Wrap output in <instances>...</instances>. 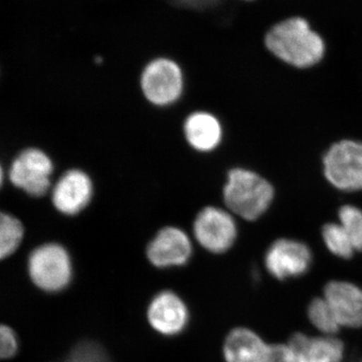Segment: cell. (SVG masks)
<instances>
[{"label": "cell", "instance_id": "obj_1", "mask_svg": "<svg viewBox=\"0 0 362 362\" xmlns=\"http://www.w3.org/2000/svg\"><path fill=\"white\" fill-rule=\"evenodd\" d=\"M265 45L279 59L299 69L317 65L326 49L322 37L301 16L288 18L272 26Z\"/></svg>", "mask_w": 362, "mask_h": 362}, {"label": "cell", "instance_id": "obj_2", "mask_svg": "<svg viewBox=\"0 0 362 362\" xmlns=\"http://www.w3.org/2000/svg\"><path fill=\"white\" fill-rule=\"evenodd\" d=\"M274 188L270 182L254 171L235 168L228 173L223 187L226 207L244 220H258L271 206Z\"/></svg>", "mask_w": 362, "mask_h": 362}, {"label": "cell", "instance_id": "obj_3", "mask_svg": "<svg viewBox=\"0 0 362 362\" xmlns=\"http://www.w3.org/2000/svg\"><path fill=\"white\" fill-rule=\"evenodd\" d=\"M28 269L33 284L49 293L63 291L73 277L70 254L56 243L33 250L28 258Z\"/></svg>", "mask_w": 362, "mask_h": 362}, {"label": "cell", "instance_id": "obj_4", "mask_svg": "<svg viewBox=\"0 0 362 362\" xmlns=\"http://www.w3.org/2000/svg\"><path fill=\"white\" fill-rule=\"evenodd\" d=\"M324 175L333 187L343 192L362 190V142L341 140L326 152Z\"/></svg>", "mask_w": 362, "mask_h": 362}, {"label": "cell", "instance_id": "obj_5", "mask_svg": "<svg viewBox=\"0 0 362 362\" xmlns=\"http://www.w3.org/2000/svg\"><path fill=\"white\" fill-rule=\"evenodd\" d=\"M140 85L143 95L150 103L159 107L169 106L182 95V70L173 59L157 58L145 66Z\"/></svg>", "mask_w": 362, "mask_h": 362}, {"label": "cell", "instance_id": "obj_6", "mask_svg": "<svg viewBox=\"0 0 362 362\" xmlns=\"http://www.w3.org/2000/svg\"><path fill=\"white\" fill-rule=\"evenodd\" d=\"M194 233L199 244L206 251L221 254L235 244L237 223L232 214L221 207L206 206L195 218Z\"/></svg>", "mask_w": 362, "mask_h": 362}, {"label": "cell", "instance_id": "obj_7", "mask_svg": "<svg viewBox=\"0 0 362 362\" xmlns=\"http://www.w3.org/2000/svg\"><path fill=\"white\" fill-rule=\"evenodd\" d=\"M54 164L47 154L37 148L26 149L16 157L11 168L9 177L16 187L26 194L40 197L51 187Z\"/></svg>", "mask_w": 362, "mask_h": 362}, {"label": "cell", "instance_id": "obj_8", "mask_svg": "<svg viewBox=\"0 0 362 362\" xmlns=\"http://www.w3.org/2000/svg\"><path fill=\"white\" fill-rule=\"evenodd\" d=\"M312 265V252L299 240L280 239L269 247L265 256L267 271L277 280L303 276Z\"/></svg>", "mask_w": 362, "mask_h": 362}, {"label": "cell", "instance_id": "obj_9", "mask_svg": "<svg viewBox=\"0 0 362 362\" xmlns=\"http://www.w3.org/2000/svg\"><path fill=\"white\" fill-rule=\"evenodd\" d=\"M146 254L150 263L157 268L183 266L192 258V242L180 228L166 226L149 243Z\"/></svg>", "mask_w": 362, "mask_h": 362}, {"label": "cell", "instance_id": "obj_10", "mask_svg": "<svg viewBox=\"0 0 362 362\" xmlns=\"http://www.w3.org/2000/svg\"><path fill=\"white\" fill-rule=\"evenodd\" d=\"M92 197V180L80 169H71L64 173L52 192L54 207L66 216L80 214L90 204Z\"/></svg>", "mask_w": 362, "mask_h": 362}, {"label": "cell", "instance_id": "obj_11", "mask_svg": "<svg viewBox=\"0 0 362 362\" xmlns=\"http://www.w3.org/2000/svg\"><path fill=\"white\" fill-rule=\"evenodd\" d=\"M324 298L341 327H362V289L346 281H331Z\"/></svg>", "mask_w": 362, "mask_h": 362}, {"label": "cell", "instance_id": "obj_12", "mask_svg": "<svg viewBox=\"0 0 362 362\" xmlns=\"http://www.w3.org/2000/svg\"><path fill=\"white\" fill-rule=\"evenodd\" d=\"M291 362H341L344 344L335 337L293 335L287 343Z\"/></svg>", "mask_w": 362, "mask_h": 362}, {"label": "cell", "instance_id": "obj_13", "mask_svg": "<svg viewBox=\"0 0 362 362\" xmlns=\"http://www.w3.org/2000/svg\"><path fill=\"white\" fill-rule=\"evenodd\" d=\"M148 320L152 327L161 334L168 337L180 334L187 325V307L175 293H159L149 305Z\"/></svg>", "mask_w": 362, "mask_h": 362}, {"label": "cell", "instance_id": "obj_14", "mask_svg": "<svg viewBox=\"0 0 362 362\" xmlns=\"http://www.w3.org/2000/svg\"><path fill=\"white\" fill-rule=\"evenodd\" d=\"M272 344L247 328H235L226 337L223 354L226 362H268Z\"/></svg>", "mask_w": 362, "mask_h": 362}, {"label": "cell", "instance_id": "obj_15", "mask_svg": "<svg viewBox=\"0 0 362 362\" xmlns=\"http://www.w3.org/2000/svg\"><path fill=\"white\" fill-rule=\"evenodd\" d=\"M185 134L192 148L199 152H209L220 145L223 128L213 114L195 112L185 120Z\"/></svg>", "mask_w": 362, "mask_h": 362}, {"label": "cell", "instance_id": "obj_16", "mask_svg": "<svg viewBox=\"0 0 362 362\" xmlns=\"http://www.w3.org/2000/svg\"><path fill=\"white\" fill-rule=\"evenodd\" d=\"M25 228L16 216L0 211V261L8 258L23 242Z\"/></svg>", "mask_w": 362, "mask_h": 362}, {"label": "cell", "instance_id": "obj_17", "mask_svg": "<svg viewBox=\"0 0 362 362\" xmlns=\"http://www.w3.org/2000/svg\"><path fill=\"white\" fill-rule=\"evenodd\" d=\"M307 315L312 325L326 337H335L341 328L330 305L324 297L312 300L307 309Z\"/></svg>", "mask_w": 362, "mask_h": 362}, {"label": "cell", "instance_id": "obj_18", "mask_svg": "<svg viewBox=\"0 0 362 362\" xmlns=\"http://www.w3.org/2000/svg\"><path fill=\"white\" fill-rule=\"evenodd\" d=\"M322 237L326 247L334 256L345 259L354 256L356 250L340 223H327L324 226Z\"/></svg>", "mask_w": 362, "mask_h": 362}, {"label": "cell", "instance_id": "obj_19", "mask_svg": "<svg viewBox=\"0 0 362 362\" xmlns=\"http://www.w3.org/2000/svg\"><path fill=\"white\" fill-rule=\"evenodd\" d=\"M339 221L356 251L362 252V211L356 206H344L339 209Z\"/></svg>", "mask_w": 362, "mask_h": 362}, {"label": "cell", "instance_id": "obj_20", "mask_svg": "<svg viewBox=\"0 0 362 362\" xmlns=\"http://www.w3.org/2000/svg\"><path fill=\"white\" fill-rule=\"evenodd\" d=\"M66 362H111L105 350L94 342H82L73 349Z\"/></svg>", "mask_w": 362, "mask_h": 362}, {"label": "cell", "instance_id": "obj_21", "mask_svg": "<svg viewBox=\"0 0 362 362\" xmlns=\"http://www.w3.org/2000/svg\"><path fill=\"white\" fill-rule=\"evenodd\" d=\"M18 350L16 332L6 325H0V359L11 358Z\"/></svg>", "mask_w": 362, "mask_h": 362}, {"label": "cell", "instance_id": "obj_22", "mask_svg": "<svg viewBox=\"0 0 362 362\" xmlns=\"http://www.w3.org/2000/svg\"><path fill=\"white\" fill-rule=\"evenodd\" d=\"M2 182H4V170H2L1 166H0V187H1Z\"/></svg>", "mask_w": 362, "mask_h": 362}]
</instances>
